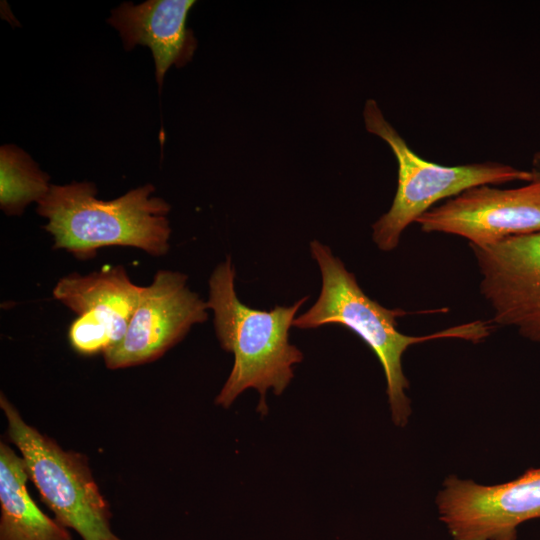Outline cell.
I'll use <instances>...</instances> for the list:
<instances>
[{"instance_id":"obj_1","label":"cell","mask_w":540,"mask_h":540,"mask_svg":"<svg viewBox=\"0 0 540 540\" xmlns=\"http://www.w3.org/2000/svg\"><path fill=\"white\" fill-rule=\"evenodd\" d=\"M312 258L320 268L322 288L311 308L295 318L293 326L301 329L336 324L359 336L378 358L386 379L391 418L404 427L411 415V402L405 393L409 381L402 368V357L412 345L434 339L459 338L473 342L484 339L491 329L481 321L451 327L430 335L410 336L397 329V318L407 314L388 309L369 298L359 286L354 274L330 248L318 240L310 243Z\"/></svg>"},{"instance_id":"obj_2","label":"cell","mask_w":540,"mask_h":540,"mask_svg":"<svg viewBox=\"0 0 540 540\" xmlns=\"http://www.w3.org/2000/svg\"><path fill=\"white\" fill-rule=\"evenodd\" d=\"M307 300L305 296L291 306H275L270 311L250 308L236 294L231 258L227 256L214 269L207 304L222 349L234 355L216 404L228 408L244 390L254 388L260 394L258 411L267 412L266 391L272 388L274 394H281L294 376L293 366L303 360L302 352L289 343V329Z\"/></svg>"},{"instance_id":"obj_3","label":"cell","mask_w":540,"mask_h":540,"mask_svg":"<svg viewBox=\"0 0 540 540\" xmlns=\"http://www.w3.org/2000/svg\"><path fill=\"white\" fill-rule=\"evenodd\" d=\"M146 184L110 201L98 199L91 182L52 185L37 203V212L47 219L44 229L53 237L54 248L79 259L95 256L109 246L138 248L153 256L169 250L170 205L153 196Z\"/></svg>"},{"instance_id":"obj_4","label":"cell","mask_w":540,"mask_h":540,"mask_svg":"<svg viewBox=\"0 0 540 540\" xmlns=\"http://www.w3.org/2000/svg\"><path fill=\"white\" fill-rule=\"evenodd\" d=\"M366 130L388 144L398 164L397 190L390 209L372 225V238L382 251L395 249L404 230L443 200L475 186L531 182L533 170L482 162L446 166L415 153L385 118L378 103L368 99L363 109Z\"/></svg>"},{"instance_id":"obj_5","label":"cell","mask_w":540,"mask_h":540,"mask_svg":"<svg viewBox=\"0 0 540 540\" xmlns=\"http://www.w3.org/2000/svg\"><path fill=\"white\" fill-rule=\"evenodd\" d=\"M0 407L8 422V437L20 450L29 479L55 519L83 540H122L111 529L109 504L93 478L87 457L63 450L27 424L3 393Z\"/></svg>"},{"instance_id":"obj_6","label":"cell","mask_w":540,"mask_h":540,"mask_svg":"<svg viewBox=\"0 0 540 540\" xmlns=\"http://www.w3.org/2000/svg\"><path fill=\"white\" fill-rule=\"evenodd\" d=\"M436 506L452 540H517L521 524L540 518V467L496 485L450 475Z\"/></svg>"},{"instance_id":"obj_7","label":"cell","mask_w":540,"mask_h":540,"mask_svg":"<svg viewBox=\"0 0 540 540\" xmlns=\"http://www.w3.org/2000/svg\"><path fill=\"white\" fill-rule=\"evenodd\" d=\"M208 304L187 286L183 273L159 270L143 286L123 339L103 356L109 369L152 362L208 318Z\"/></svg>"},{"instance_id":"obj_8","label":"cell","mask_w":540,"mask_h":540,"mask_svg":"<svg viewBox=\"0 0 540 540\" xmlns=\"http://www.w3.org/2000/svg\"><path fill=\"white\" fill-rule=\"evenodd\" d=\"M416 222L423 232L457 235L470 246L540 232V179L511 189L472 187L431 208Z\"/></svg>"},{"instance_id":"obj_9","label":"cell","mask_w":540,"mask_h":540,"mask_svg":"<svg viewBox=\"0 0 540 540\" xmlns=\"http://www.w3.org/2000/svg\"><path fill=\"white\" fill-rule=\"evenodd\" d=\"M471 248L493 322L540 343V232Z\"/></svg>"},{"instance_id":"obj_10","label":"cell","mask_w":540,"mask_h":540,"mask_svg":"<svg viewBox=\"0 0 540 540\" xmlns=\"http://www.w3.org/2000/svg\"><path fill=\"white\" fill-rule=\"evenodd\" d=\"M142 288L122 266L60 278L53 297L77 315L68 329L71 347L81 355H95L116 346L127 331Z\"/></svg>"},{"instance_id":"obj_11","label":"cell","mask_w":540,"mask_h":540,"mask_svg":"<svg viewBox=\"0 0 540 540\" xmlns=\"http://www.w3.org/2000/svg\"><path fill=\"white\" fill-rule=\"evenodd\" d=\"M193 0H149L141 4L122 3L108 22L115 27L126 50L136 45L150 48L159 88L170 66L182 67L193 56L196 39L186 26Z\"/></svg>"},{"instance_id":"obj_12","label":"cell","mask_w":540,"mask_h":540,"mask_svg":"<svg viewBox=\"0 0 540 540\" xmlns=\"http://www.w3.org/2000/svg\"><path fill=\"white\" fill-rule=\"evenodd\" d=\"M21 456L0 443V540H72L68 528L47 516L27 489Z\"/></svg>"},{"instance_id":"obj_13","label":"cell","mask_w":540,"mask_h":540,"mask_svg":"<svg viewBox=\"0 0 540 540\" xmlns=\"http://www.w3.org/2000/svg\"><path fill=\"white\" fill-rule=\"evenodd\" d=\"M49 177L20 148L5 145L0 150V206L9 215H20L31 202L49 191Z\"/></svg>"},{"instance_id":"obj_14","label":"cell","mask_w":540,"mask_h":540,"mask_svg":"<svg viewBox=\"0 0 540 540\" xmlns=\"http://www.w3.org/2000/svg\"><path fill=\"white\" fill-rule=\"evenodd\" d=\"M533 162L535 165V169H533V172L535 174V178L540 179V151H538L533 158Z\"/></svg>"}]
</instances>
